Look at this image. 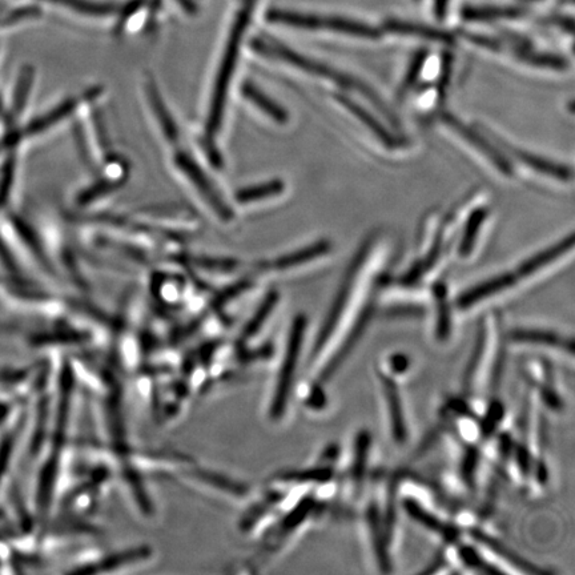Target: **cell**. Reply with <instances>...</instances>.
<instances>
[{
  "label": "cell",
  "instance_id": "obj_1",
  "mask_svg": "<svg viewBox=\"0 0 575 575\" xmlns=\"http://www.w3.org/2000/svg\"><path fill=\"white\" fill-rule=\"evenodd\" d=\"M259 2L260 0H239V4H237L236 14L233 16L231 31H229L227 39V46H225L223 63H221L219 76H217L215 94H213L211 114H209L207 127L209 138L215 136L216 132L219 131L229 80H231L232 72L235 70L237 56H239L245 32H247L249 24H251L253 12H255Z\"/></svg>",
  "mask_w": 575,
  "mask_h": 575
},
{
  "label": "cell",
  "instance_id": "obj_2",
  "mask_svg": "<svg viewBox=\"0 0 575 575\" xmlns=\"http://www.w3.org/2000/svg\"><path fill=\"white\" fill-rule=\"evenodd\" d=\"M252 46L255 50L259 51L260 54L284 60V62L291 63L293 66L300 68V70L332 80V82L341 84V86L345 88H353V90L364 92V95L367 96L371 102L375 103L381 112L389 116L390 122L396 123V118H393L388 108L381 102L379 96L375 94V91L365 86L364 83L359 82V80L351 78V76L345 75L343 72L335 70V68L316 62V60L309 59L307 56L297 54V52L292 51L291 48L281 46V44L271 42V40L256 39L253 40Z\"/></svg>",
  "mask_w": 575,
  "mask_h": 575
},
{
  "label": "cell",
  "instance_id": "obj_3",
  "mask_svg": "<svg viewBox=\"0 0 575 575\" xmlns=\"http://www.w3.org/2000/svg\"><path fill=\"white\" fill-rule=\"evenodd\" d=\"M305 329H307V319L303 315L297 316L293 321L291 331H289L283 363H281L275 392H273L271 406H269L272 420L277 421L283 418L285 409H287L297 363H299L301 349H303Z\"/></svg>",
  "mask_w": 575,
  "mask_h": 575
},
{
  "label": "cell",
  "instance_id": "obj_4",
  "mask_svg": "<svg viewBox=\"0 0 575 575\" xmlns=\"http://www.w3.org/2000/svg\"><path fill=\"white\" fill-rule=\"evenodd\" d=\"M275 20L277 24L301 28V30H320V28H327V30L340 32V34L365 39H379L381 36V32L375 27L357 22V20L341 18V16H321L277 10Z\"/></svg>",
  "mask_w": 575,
  "mask_h": 575
},
{
  "label": "cell",
  "instance_id": "obj_5",
  "mask_svg": "<svg viewBox=\"0 0 575 575\" xmlns=\"http://www.w3.org/2000/svg\"><path fill=\"white\" fill-rule=\"evenodd\" d=\"M369 247H365L361 249L359 255H357L355 259V263L352 265L351 272L345 279L343 288L339 293V296L336 297L335 303H333V307L331 312L325 320L323 328H321V332L319 333V337L316 339L315 348H313L312 352V359H315L321 349L325 347L329 337L332 336V333L335 332V328L337 327V323H339L341 315H343L345 307H347V303L349 300V295H351V291L353 287H355L357 273H359L361 265H363L365 257H367Z\"/></svg>",
  "mask_w": 575,
  "mask_h": 575
},
{
  "label": "cell",
  "instance_id": "obj_6",
  "mask_svg": "<svg viewBox=\"0 0 575 575\" xmlns=\"http://www.w3.org/2000/svg\"><path fill=\"white\" fill-rule=\"evenodd\" d=\"M441 119L442 122L448 124L453 131L460 134L466 142L472 144L476 150L480 151L481 154H484L486 158L494 164V167L501 172V174L506 176L513 175L512 164H510L509 160L506 159L496 147H493L492 144L484 138V136L478 134V132L474 131L473 128L466 126V124L462 123L461 120H458L456 116H453L452 114H442Z\"/></svg>",
  "mask_w": 575,
  "mask_h": 575
},
{
  "label": "cell",
  "instance_id": "obj_7",
  "mask_svg": "<svg viewBox=\"0 0 575 575\" xmlns=\"http://www.w3.org/2000/svg\"><path fill=\"white\" fill-rule=\"evenodd\" d=\"M379 379L386 404H388L392 436L397 444H405L408 440V429H406L404 410H402L400 392H398L396 381L392 377L384 375L383 372H379Z\"/></svg>",
  "mask_w": 575,
  "mask_h": 575
},
{
  "label": "cell",
  "instance_id": "obj_8",
  "mask_svg": "<svg viewBox=\"0 0 575 575\" xmlns=\"http://www.w3.org/2000/svg\"><path fill=\"white\" fill-rule=\"evenodd\" d=\"M47 6L62 8L72 14L87 18L104 19L119 16L123 4L100 2V0H35Z\"/></svg>",
  "mask_w": 575,
  "mask_h": 575
},
{
  "label": "cell",
  "instance_id": "obj_9",
  "mask_svg": "<svg viewBox=\"0 0 575 575\" xmlns=\"http://www.w3.org/2000/svg\"><path fill=\"white\" fill-rule=\"evenodd\" d=\"M469 534L478 544L485 546L490 552H493L496 556L514 566V568L521 570V572L528 574H546L545 570L530 564V562L518 556L517 553H514L512 549H509L508 546L501 544L496 538L490 537L484 530L473 528L469 530Z\"/></svg>",
  "mask_w": 575,
  "mask_h": 575
},
{
  "label": "cell",
  "instance_id": "obj_10",
  "mask_svg": "<svg viewBox=\"0 0 575 575\" xmlns=\"http://www.w3.org/2000/svg\"><path fill=\"white\" fill-rule=\"evenodd\" d=\"M517 280L520 279H518L516 273L508 272L504 273V275L494 277V279L484 281V283L478 284L472 289H468V291L458 297V308L468 309L473 307V305L485 300L486 297L496 295V293L512 287V285L517 283Z\"/></svg>",
  "mask_w": 575,
  "mask_h": 575
},
{
  "label": "cell",
  "instance_id": "obj_11",
  "mask_svg": "<svg viewBox=\"0 0 575 575\" xmlns=\"http://www.w3.org/2000/svg\"><path fill=\"white\" fill-rule=\"evenodd\" d=\"M405 512L409 514L410 518L417 521L418 524L424 526V528L430 530L434 534H438L441 538H444L448 542H456L460 538V532L456 526L445 524L440 518L434 516V514L428 512V510L422 508L417 501L412 500V498H406L402 502Z\"/></svg>",
  "mask_w": 575,
  "mask_h": 575
},
{
  "label": "cell",
  "instance_id": "obj_12",
  "mask_svg": "<svg viewBox=\"0 0 575 575\" xmlns=\"http://www.w3.org/2000/svg\"><path fill=\"white\" fill-rule=\"evenodd\" d=\"M498 142H500V144H502V146H504L506 150H508L510 154L518 160V162L524 163L525 166L533 168L534 171L540 172V174L562 180V182H568V180L573 178L572 168L550 162V160L530 154V152L518 150V148L510 146V144L504 142V140L498 139Z\"/></svg>",
  "mask_w": 575,
  "mask_h": 575
},
{
  "label": "cell",
  "instance_id": "obj_13",
  "mask_svg": "<svg viewBox=\"0 0 575 575\" xmlns=\"http://www.w3.org/2000/svg\"><path fill=\"white\" fill-rule=\"evenodd\" d=\"M509 337L513 343L542 345V347L564 349L570 355L574 353L573 339H566L558 333L542 331V329H514Z\"/></svg>",
  "mask_w": 575,
  "mask_h": 575
},
{
  "label": "cell",
  "instance_id": "obj_14",
  "mask_svg": "<svg viewBox=\"0 0 575 575\" xmlns=\"http://www.w3.org/2000/svg\"><path fill=\"white\" fill-rule=\"evenodd\" d=\"M335 99L337 102L347 108L349 112H352L360 122H363L365 126L369 128L385 144L386 147L396 148L398 146V139L396 136L392 135V132L385 128L384 124H381L379 120L375 118L368 110L361 107L359 103L355 100L348 98V96L335 94Z\"/></svg>",
  "mask_w": 575,
  "mask_h": 575
},
{
  "label": "cell",
  "instance_id": "obj_15",
  "mask_svg": "<svg viewBox=\"0 0 575 575\" xmlns=\"http://www.w3.org/2000/svg\"><path fill=\"white\" fill-rule=\"evenodd\" d=\"M367 521L369 533H371L373 548H375L377 564H379L380 569L385 573H389L392 570V565H390V558L388 554V548H386V534L384 528V522H381L379 508L375 502L369 505L367 510Z\"/></svg>",
  "mask_w": 575,
  "mask_h": 575
},
{
  "label": "cell",
  "instance_id": "obj_16",
  "mask_svg": "<svg viewBox=\"0 0 575 575\" xmlns=\"http://www.w3.org/2000/svg\"><path fill=\"white\" fill-rule=\"evenodd\" d=\"M574 247V235H569L566 239L561 240L560 243L553 245L545 251L537 253L536 256L530 257L529 260H526L524 264L518 268L516 275L518 279H524V277H528L540 271V269L546 267L550 263H553L554 260L560 259L564 253L569 252L570 249Z\"/></svg>",
  "mask_w": 575,
  "mask_h": 575
},
{
  "label": "cell",
  "instance_id": "obj_17",
  "mask_svg": "<svg viewBox=\"0 0 575 575\" xmlns=\"http://www.w3.org/2000/svg\"><path fill=\"white\" fill-rule=\"evenodd\" d=\"M178 164L180 170L186 172L188 178L195 183V186L199 188L201 193H204L205 199H207L208 203L216 209L217 213H219L221 217H224V219L231 217V211H229L227 205L220 200V197L216 195L215 190H212V187L209 186L208 180L205 179L203 172L195 166V163L191 162L190 159L184 158V156H179Z\"/></svg>",
  "mask_w": 575,
  "mask_h": 575
},
{
  "label": "cell",
  "instance_id": "obj_18",
  "mask_svg": "<svg viewBox=\"0 0 575 575\" xmlns=\"http://www.w3.org/2000/svg\"><path fill=\"white\" fill-rule=\"evenodd\" d=\"M385 30L393 34L416 36V38L433 40L444 44H453L454 36L449 32L438 30V28L424 26V24L401 22V20H390L385 23Z\"/></svg>",
  "mask_w": 575,
  "mask_h": 575
},
{
  "label": "cell",
  "instance_id": "obj_19",
  "mask_svg": "<svg viewBox=\"0 0 575 575\" xmlns=\"http://www.w3.org/2000/svg\"><path fill=\"white\" fill-rule=\"evenodd\" d=\"M371 434L368 430H361L355 441V458L352 465V480L356 492L363 488L365 472H367L369 448H371Z\"/></svg>",
  "mask_w": 575,
  "mask_h": 575
},
{
  "label": "cell",
  "instance_id": "obj_20",
  "mask_svg": "<svg viewBox=\"0 0 575 575\" xmlns=\"http://www.w3.org/2000/svg\"><path fill=\"white\" fill-rule=\"evenodd\" d=\"M524 15V11L516 7L477 6L466 7L462 16L472 22H490L497 19H514Z\"/></svg>",
  "mask_w": 575,
  "mask_h": 575
},
{
  "label": "cell",
  "instance_id": "obj_21",
  "mask_svg": "<svg viewBox=\"0 0 575 575\" xmlns=\"http://www.w3.org/2000/svg\"><path fill=\"white\" fill-rule=\"evenodd\" d=\"M332 245L327 240L317 241V243L311 245V247L300 249L284 257H280L279 260L275 261L273 268L276 269H288L296 267V265L308 263L321 257L331 251Z\"/></svg>",
  "mask_w": 575,
  "mask_h": 575
},
{
  "label": "cell",
  "instance_id": "obj_22",
  "mask_svg": "<svg viewBox=\"0 0 575 575\" xmlns=\"http://www.w3.org/2000/svg\"><path fill=\"white\" fill-rule=\"evenodd\" d=\"M437 304L436 336L440 341L448 340L452 333V315L448 301V291L444 284L438 283L433 288Z\"/></svg>",
  "mask_w": 575,
  "mask_h": 575
},
{
  "label": "cell",
  "instance_id": "obj_23",
  "mask_svg": "<svg viewBox=\"0 0 575 575\" xmlns=\"http://www.w3.org/2000/svg\"><path fill=\"white\" fill-rule=\"evenodd\" d=\"M514 55L532 66L550 68V70L564 71L569 67L568 60L558 55L541 54V52H532L525 50L524 47L514 48Z\"/></svg>",
  "mask_w": 575,
  "mask_h": 575
},
{
  "label": "cell",
  "instance_id": "obj_24",
  "mask_svg": "<svg viewBox=\"0 0 575 575\" xmlns=\"http://www.w3.org/2000/svg\"><path fill=\"white\" fill-rule=\"evenodd\" d=\"M486 216H488V209L485 208L474 209L472 215H470L460 245V255L462 257H468L472 253L477 233L480 231L481 225L484 224Z\"/></svg>",
  "mask_w": 575,
  "mask_h": 575
},
{
  "label": "cell",
  "instance_id": "obj_25",
  "mask_svg": "<svg viewBox=\"0 0 575 575\" xmlns=\"http://www.w3.org/2000/svg\"><path fill=\"white\" fill-rule=\"evenodd\" d=\"M486 329L481 327L480 331H478L476 344H474V349L472 356H470V360L468 363V367H466L465 376H464V389L466 392H470L473 388L474 380H476L478 368L484 360L485 351H486Z\"/></svg>",
  "mask_w": 575,
  "mask_h": 575
},
{
  "label": "cell",
  "instance_id": "obj_26",
  "mask_svg": "<svg viewBox=\"0 0 575 575\" xmlns=\"http://www.w3.org/2000/svg\"><path fill=\"white\" fill-rule=\"evenodd\" d=\"M244 95L247 96L252 103H255L257 107L260 108L261 111H264L265 114L271 116L273 120L277 123H285L288 120L287 112L283 110L280 106H277L275 102H272L271 99L267 98L263 94L257 90V88L251 86V84H247L244 87Z\"/></svg>",
  "mask_w": 575,
  "mask_h": 575
},
{
  "label": "cell",
  "instance_id": "obj_27",
  "mask_svg": "<svg viewBox=\"0 0 575 575\" xmlns=\"http://www.w3.org/2000/svg\"><path fill=\"white\" fill-rule=\"evenodd\" d=\"M333 468L329 465H321L319 468L303 470V472H292L280 477V481L296 482V484H324L331 481Z\"/></svg>",
  "mask_w": 575,
  "mask_h": 575
},
{
  "label": "cell",
  "instance_id": "obj_28",
  "mask_svg": "<svg viewBox=\"0 0 575 575\" xmlns=\"http://www.w3.org/2000/svg\"><path fill=\"white\" fill-rule=\"evenodd\" d=\"M284 191V184L280 180L275 182L261 184V186L247 188V190L237 193V200L240 203H251V201L265 199V197H272L280 195Z\"/></svg>",
  "mask_w": 575,
  "mask_h": 575
},
{
  "label": "cell",
  "instance_id": "obj_29",
  "mask_svg": "<svg viewBox=\"0 0 575 575\" xmlns=\"http://www.w3.org/2000/svg\"><path fill=\"white\" fill-rule=\"evenodd\" d=\"M458 556H460L461 561L464 562L468 568L480 570V572L484 573H500V569L492 568V566H490L476 550L470 548V546H462L460 552H458Z\"/></svg>",
  "mask_w": 575,
  "mask_h": 575
},
{
  "label": "cell",
  "instance_id": "obj_30",
  "mask_svg": "<svg viewBox=\"0 0 575 575\" xmlns=\"http://www.w3.org/2000/svg\"><path fill=\"white\" fill-rule=\"evenodd\" d=\"M478 450L474 446H469L462 456L461 462V476L464 478L466 485L473 486L474 478H476L477 466H478Z\"/></svg>",
  "mask_w": 575,
  "mask_h": 575
},
{
  "label": "cell",
  "instance_id": "obj_31",
  "mask_svg": "<svg viewBox=\"0 0 575 575\" xmlns=\"http://www.w3.org/2000/svg\"><path fill=\"white\" fill-rule=\"evenodd\" d=\"M505 410L504 405L501 402H493L490 405L488 413L481 421V432L485 437L490 436L497 429V426L501 424L502 418H504Z\"/></svg>",
  "mask_w": 575,
  "mask_h": 575
},
{
  "label": "cell",
  "instance_id": "obj_32",
  "mask_svg": "<svg viewBox=\"0 0 575 575\" xmlns=\"http://www.w3.org/2000/svg\"><path fill=\"white\" fill-rule=\"evenodd\" d=\"M426 59H428V51L425 50L418 51L416 56H414L408 68V72H406L404 83H402V92L409 91L410 88L416 84L418 78H420Z\"/></svg>",
  "mask_w": 575,
  "mask_h": 575
},
{
  "label": "cell",
  "instance_id": "obj_33",
  "mask_svg": "<svg viewBox=\"0 0 575 575\" xmlns=\"http://www.w3.org/2000/svg\"><path fill=\"white\" fill-rule=\"evenodd\" d=\"M151 99L152 103H154L156 115H158V119L160 120V123H162L164 132H166V135L170 140L176 139L178 131H176L174 120H172L170 115H168L166 107H164L162 100L159 99V96L155 91L152 92Z\"/></svg>",
  "mask_w": 575,
  "mask_h": 575
},
{
  "label": "cell",
  "instance_id": "obj_34",
  "mask_svg": "<svg viewBox=\"0 0 575 575\" xmlns=\"http://www.w3.org/2000/svg\"><path fill=\"white\" fill-rule=\"evenodd\" d=\"M516 462L518 468H520V472L524 474V476H528V474L532 472V456H530L529 450L526 449L525 446H518L516 450Z\"/></svg>",
  "mask_w": 575,
  "mask_h": 575
},
{
  "label": "cell",
  "instance_id": "obj_35",
  "mask_svg": "<svg viewBox=\"0 0 575 575\" xmlns=\"http://www.w3.org/2000/svg\"><path fill=\"white\" fill-rule=\"evenodd\" d=\"M540 392L542 400L546 402L550 409L560 410L562 408L561 398L558 397L556 390L550 388L549 385H542Z\"/></svg>",
  "mask_w": 575,
  "mask_h": 575
},
{
  "label": "cell",
  "instance_id": "obj_36",
  "mask_svg": "<svg viewBox=\"0 0 575 575\" xmlns=\"http://www.w3.org/2000/svg\"><path fill=\"white\" fill-rule=\"evenodd\" d=\"M410 361L408 356L402 355V353H396V355L390 356L389 367L390 371L396 373V375H402L408 371Z\"/></svg>",
  "mask_w": 575,
  "mask_h": 575
},
{
  "label": "cell",
  "instance_id": "obj_37",
  "mask_svg": "<svg viewBox=\"0 0 575 575\" xmlns=\"http://www.w3.org/2000/svg\"><path fill=\"white\" fill-rule=\"evenodd\" d=\"M325 396L323 390L320 388L313 389L311 394H309L308 406L315 409L324 408Z\"/></svg>",
  "mask_w": 575,
  "mask_h": 575
},
{
  "label": "cell",
  "instance_id": "obj_38",
  "mask_svg": "<svg viewBox=\"0 0 575 575\" xmlns=\"http://www.w3.org/2000/svg\"><path fill=\"white\" fill-rule=\"evenodd\" d=\"M339 454L340 450L336 445L329 446V448L325 450L323 456H321V465L332 466L333 462L337 461Z\"/></svg>",
  "mask_w": 575,
  "mask_h": 575
},
{
  "label": "cell",
  "instance_id": "obj_39",
  "mask_svg": "<svg viewBox=\"0 0 575 575\" xmlns=\"http://www.w3.org/2000/svg\"><path fill=\"white\" fill-rule=\"evenodd\" d=\"M449 0H434V15L438 19H445L448 14Z\"/></svg>",
  "mask_w": 575,
  "mask_h": 575
},
{
  "label": "cell",
  "instance_id": "obj_40",
  "mask_svg": "<svg viewBox=\"0 0 575 575\" xmlns=\"http://www.w3.org/2000/svg\"><path fill=\"white\" fill-rule=\"evenodd\" d=\"M512 449V437H509L508 434H504V436L500 438V452L504 454V456H510V454H512Z\"/></svg>",
  "mask_w": 575,
  "mask_h": 575
}]
</instances>
